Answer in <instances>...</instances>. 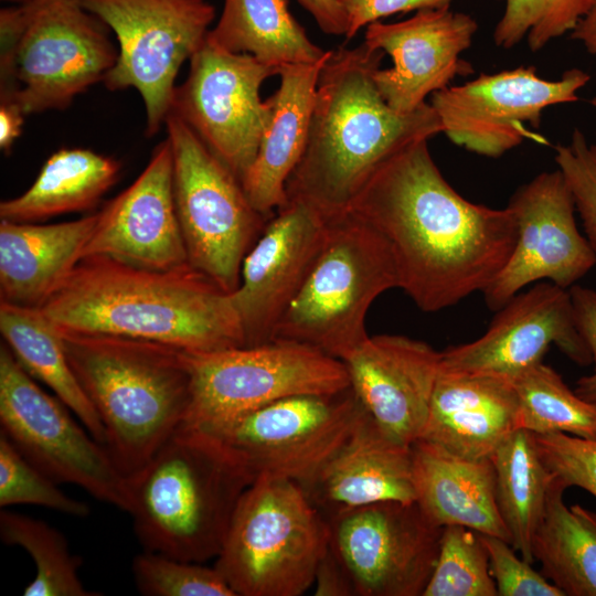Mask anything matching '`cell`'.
Segmentation results:
<instances>
[{
    "label": "cell",
    "mask_w": 596,
    "mask_h": 596,
    "mask_svg": "<svg viewBox=\"0 0 596 596\" xmlns=\"http://www.w3.org/2000/svg\"><path fill=\"white\" fill-rule=\"evenodd\" d=\"M427 139L385 160L348 212L390 244L400 288L425 312L483 292L509 260L518 238L513 211L461 196L436 166Z\"/></svg>",
    "instance_id": "obj_1"
},
{
    "label": "cell",
    "mask_w": 596,
    "mask_h": 596,
    "mask_svg": "<svg viewBox=\"0 0 596 596\" xmlns=\"http://www.w3.org/2000/svg\"><path fill=\"white\" fill-rule=\"evenodd\" d=\"M60 329L189 352L245 347L230 292L190 264L169 270L83 257L40 307Z\"/></svg>",
    "instance_id": "obj_2"
},
{
    "label": "cell",
    "mask_w": 596,
    "mask_h": 596,
    "mask_svg": "<svg viewBox=\"0 0 596 596\" xmlns=\"http://www.w3.org/2000/svg\"><path fill=\"white\" fill-rule=\"evenodd\" d=\"M383 55L364 43L330 50L306 148L286 184L287 201L305 202L328 220L345 214L385 160L413 141L441 132L429 103L400 114L384 102L373 78Z\"/></svg>",
    "instance_id": "obj_3"
},
{
    "label": "cell",
    "mask_w": 596,
    "mask_h": 596,
    "mask_svg": "<svg viewBox=\"0 0 596 596\" xmlns=\"http://www.w3.org/2000/svg\"><path fill=\"white\" fill-rule=\"evenodd\" d=\"M60 331L70 365L104 426L111 460L125 477L136 475L185 422L192 387L187 351Z\"/></svg>",
    "instance_id": "obj_4"
},
{
    "label": "cell",
    "mask_w": 596,
    "mask_h": 596,
    "mask_svg": "<svg viewBox=\"0 0 596 596\" xmlns=\"http://www.w3.org/2000/svg\"><path fill=\"white\" fill-rule=\"evenodd\" d=\"M253 481L212 435L181 427L128 478L134 531L145 551L204 563L219 555Z\"/></svg>",
    "instance_id": "obj_5"
},
{
    "label": "cell",
    "mask_w": 596,
    "mask_h": 596,
    "mask_svg": "<svg viewBox=\"0 0 596 596\" xmlns=\"http://www.w3.org/2000/svg\"><path fill=\"white\" fill-rule=\"evenodd\" d=\"M118 57L108 26L79 0H32L0 11V103L25 116L64 109Z\"/></svg>",
    "instance_id": "obj_6"
},
{
    "label": "cell",
    "mask_w": 596,
    "mask_h": 596,
    "mask_svg": "<svg viewBox=\"0 0 596 596\" xmlns=\"http://www.w3.org/2000/svg\"><path fill=\"white\" fill-rule=\"evenodd\" d=\"M392 288H400V279L389 242L350 212L331 219L324 245L274 339L343 361L370 337L368 311Z\"/></svg>",
    "instance_id": "obj_7"
},
{
    "label": "cell",
    "mask_w": 596,
    "mask_h": 596,
    "mask_svg": "<svg viewBox=\"0 0 596 596\" xmlns=\"http://www.w3.org/2000/svg\"><path fill=\"white\" fill-rule=\"evenodd\" d=\"M329 539L328 521L299 483L259 478L240 498L214 566L236 596H300Z\"/></svg>",
    "instance_id": "obj_8"
},
{
    "label": "cell",
    "mask_w": 596,
    "mask_h": 596,
    "mask_svg": "<svg viewBox=\"0 0 596 596\" xmlns=\"http://www.w3.org/2000/svg\"><path fill=\"white\" fill-rule=\"evenodd\" d=\"M191 403L182 427L212 433L280 398L350 386L344 363L309 345L274 339L211 352L187 351Z\"/></svg>",
    "instance_id": "obj_9"
},
{
    "label": "cell",
    "mask_w": 596,
    "mask_h": 596,
    "mask_svg": "<svg viewBox=\"0 0 596 596\" xmlns=\"http://www.w3.org/2000/svg\"><path fill=\"white\" fill-rule=\"evenodd\" d=\"M173 158V193L188 259L232 294L244 257L267 221L249 202L240 179L179 117L164 123Z\"/></svg>",
    "instance_id": "obj_10"
},
{
    "label": "cell",
    "mask_w": 596,
    "mask_h": 596,
    "mask_svg": "<svg viewBox=\"0 0 596 596\" xmlns=\"http://www.w3.org/2000/svg\"><path fill=\"white\" fill-rule=\"evenodd\" d=\"M110 29L118 57L104 79L110 91L132 87L146 109V131L166 123L181 65L203 44L214 8L205 0H79Z\"/></svg>",
    "instance_id": "obj_11"
},
{
    "label": "cell",
    "mask_w": 596,
    "mask_h": 596,
    "mask_svg": "<svg viewBox=\"0 0 596 596\" xmlns=\"http://www.w3.org/2000/svg\"><path fill=\"white\" fill-rule=\"evenodd\" d=\"M65 406L35 383L2 342L1 433L56 483H73L97 500L128 512V478L118 470L106 447L86 433Z\"/></svg>",
    "instance_id": "obj_12"
},
{
    "label": "cell",
    "mask_w": 596,
    "mask_h": 596,
    "mask_svg": "<svg viewBox=\"0 0 596 596\" xmlns=\"http://www.w3.org/2000/svg\"><path fill=\"white\" fill-rule=\"evenodd\" d=\"M365 413L349 386L334 394L277 400L206 434L231 453L253 482L267 477L305 487Z\"/></svg>",
    "instance_id": "obj_13"
},
{
    "label": "cell",
    "mask_w": 596,
    "mask_h": 596,
    "mask_svg": "<svg viewBox=\"0 0 596 596\" xmlns=\"http://www.w3.org/2000/svg\"><path fill=\"white\" fill-rule=\"evenodd\" d=\"M278 71L206 38L190 58L188 77L174 88L169 114L185 123L241 181L268 120L269 105L259 89Z\"/></svg>",
    "instance_id": "obj_14"
},
{
    "label": "cell",
    "mask_w": 596,
    "mask_h": 596,
    "mask_svg": "<svg viewBox=\"0 0 596 596\" xmlns=\"http://www.w3.org/2000/svg\"><path fill=\"white\" fill-rule=\"evenodd\" d=\"M329 547L356 596H422L441 535L416 501H382L327 519Z\"/></svg>",
    "instance_id": "obj_15"
},
{
    "label": "cell",
    "mask_w": 596,
    "mask_h": 596,
    "mask_svg": "<svg viewBox=\"0 0 596 596\" xmlns=\"http://www.w3.org/2000/svg\"><path fill=\"white\" fill-rule=\"evenodd\" d=\"M590 79L579 68L565 71L556 81L539 76L534 66H519L493 74H480L461 85L430 95L441 132L466 150L499 158L524 139L542 138L538 129L545 108L578 100L577 92Z\"/></svg>",
    "instance_id": "obj_16"
},
{
    "label": "cell",
    "mask_w": 596,
    "mask_h": 596,
    "mask_svg": "<svg viewBox=\"0 0 596 596\" xmlns=\"http://www.w3.org/2000/svg\"><path fill=\"white\" fill-rule=\"evenodd\" d=\"M508 206L518 223V238L502 270L482 292L499 310L532 283L568 288L595 265L596 255L578 231L575 203L561 171H545L522 184Z\"/></svg>",
    "instance_id": "obj_17"
},
{
    "label": "cell",
    "mask_w": 596,
    "mask_h": 596,
    "mask_svg": "<svg viewBox=\"0 0 596 596\" xmlns=\"http://www.w3.org/2000/svg\"><path fill=\"white\" fill-rule=\"evenodd\" d=\"M551 344L578 365L593 362L568 289L539 281L502 306L480 338L441 351L440 369L512 382L541 363Z\"/></svg>",
    "instance_id": "obj_18"
},
{
    "label": "cell",
    "mask_w": 596,
    "mask_h": 596,
    "mask_svg": "<svg viewBox=\"0 0 596 596\" xmlns=\"http://www.w3.org/2000/svg\"><path fill=\"white\" fill-rule=\"evenodd\" d=\"M330 220L309 204L288 200L267 221L243 259L237 289L231 294L245 347L274 340L329 232Z\"/></svg>",
    "instance_id": "obj_19"
},
{
    "label": "cell",
    "mask_w": 596,
    "mask_h": 596,
    "mask_svg": "<svg viewBox=\"0 0 596 596\" xmlns=\"http://www.w3.org/2000/svg\"><path fill=\"white\" fill-rule=\"evenodd\" d=\"M477 30L471 15L449 6L417 10L400 22L368 24L363 43L372 51L387 53L393 61L392 67H380L373 75L384 102L396 113L409 114L456 76L473 73L472 65L460 56Z\"/></svg>",
    "instance_id": "obj_20"
},
{
    "label": "cell",
    "mask_w": 596,
    "mask_h": 596,
    "mask_svg": "<svg viewBox=\"0 0 596 596\" xmlns=\"http://www.w3.org/2000/svg\"><path fill=\"white\" fill-rule=\"evenodd\" d=\"M87 256L156 270L190 264L175 210L168 138L158 145L139 177L97 212L82 258Z\"/></svg>",
    "instance_id": "obj_21"
},
{
    "label": "cell",
    "mask_w": 596,
    "mask_h": 596,
    "mask_svg": "<svg viewBox=\"0 0 596 596\" xmlns=\"http://www.w3.org/2000/svg\"><path fill=\"white\" fill-rule=\"evenodd\" d=\"M441 351L400 334L369 337L342 362L350 387L381 430L412 446L427 422Z\"/></svg>",
    "instance_id": "obj_22"
},
{
    "label": "cell",
    "mask_w": 596,
    "mask_h": 596,
    "mask_svg": "<svg viewBox=\"0 0 596 596\" xmlns=\"http://www.w3.org/2000/svg\"><path fill=\"white\" fill-rule=\"evenodd\" d=\"M302 488L326 520L376 502L415 501L411 446L391 439L365 413Z\"/></svg>",
    "instance_id": "obj_23"
},
{
    "label": "cell",
    "mask_w": 596,
    "mask_h": 596,
    "mask_svg": "<svg viewBox=\"0 0 596 596\" xmlns=\"http://www.w3.org/2000/svg\"><path fill=\"white\" fill-rule=\"evenodd\" d=\"M518 417L519 400L511 381L440 369L418 439L456 457L491 459L518 428Z\"/></svg>",
    "instance_id": "obj_24"
},
{
    "label": "cell",
    "mask_w": 596,
    "mask_h": 596,
    "mask_svg": "<svg viewBox=\"0 0 596 596\" xmlns=\"http://www.w3.org/2000/svg\"><path fill=\"white\" fill-rule=\"evenodd\" d=\"M328 56L313 64L281 66L280 85L267 98L268 120L241 180L254 209L267 219L287 203L286 184L306 148L317 84Z\"/></svg>",
    "instance_id": "obj_25"
},
{
    "label": "cell",
    "mask_w": 596,
    "mask_h": 596,
    "mask_svg": "<svg viewBox=\"0 0 596 596\" xmlns=\"http://www.w3.org/2000/svg\"><path fill=\"white\" fill-rule=\"evenodd\" d=\"M97 212L40 224L0 220V301L41 307L82 259Z\"/></svg>",
    "instance_id": "obj_26"
},
{
    "label": "cell",
    "mask_w": 596,
    "mask_h": 596,
    "mask_svg": "<svg viewBox=\"0 0 596 596\" xmlns=\"http://www.w3.org/2000/svg\"><path fill=\"white\" fill-rule=\"evenodd\" d=\"M411 451L415 501L435 524L464 525L510 543L497 504L491 459L456 457L422 439L412 444Z\"/></svg>",
    "instance_id": "obj_27"
},
{
    "label": "cell",
    "mask_w": 596,
    "mask_h": 596,
    "mask_svg": "<svg viewBox=\"0 0 596 596\" xmlns=\"http://www.w3.org/2000/svg\"><path fill=\"white\" fill-rule=\"evenodd\" d=\"M120 168L116 159L89 149H60L25 192L1 201L0 220L36 223L93 209L116 183Z\"/></svg>",
    "instance_id": "obj_28"
},
{
    "label": "cell",
    "mask_w": 596,
    "mask_h": 596,
    "mask_svg": "<svg viewBox=\"0 0 596 596\" xmlns=\"http://www.w3.org/2000/svg\"><path fill=\"white\" fill-rule=\"evenodd\" d=\"M0 331L17 361L49 386L105 446V429L66 356L60 329L39 307L0 301Z\"/></svg>",
    "instance_id": "obj_29"
},
{
    "label": "cell",
    "mask_w": 596,
    "mask_h": 596,
    "mask_svg": "<svg viewBox=\"0 0 596 596\" xmlns=\"http://www.w3.org/2000/svg\"><path fill=\"white\" fill-rule=\"evenodd\" d=\"M206 38L225 51L251 54L277 68L318 63L329 54L309 39L287 0H224Z\"/></svg>",
    "instance_id": "obj_30"
},
{
    "label": "cell",
    "mask_w": 596,
    "mask_h": 596,
    "mask_svg": "<svg viewBox=\"0 0 596 596\" xmlns=\"http://www.w3.org/2000/svg\"><path fill=\"white\" fill-rule=\"evenodd\" d=\"M566 486L553 476L532 552L541 573L565 596H596V513L566 507Z\"/></svg>",
    "instance_id": "obj_31"
},
{
    "label": "cell",
    "mask_w": 596,
    "mask_h": 596,
    "mask_svg": "<svg viewBox=\"0 0 596 596\" xmlns=\"http://www.w3.org/2000/svg\"><path fill=\"white\" fill-rule=\"evenodd\" d=\"M496 499L512 547L533 564L534 534L543 518L553 475L545 467L535 434L514 429L491 457Z\"/></svg>",
    "instance_id": "obj_32"
},
{
    "label": "cell",
    "mask_w": 596,
    "mask_h": 596,
    "mask_svg": "<svg viewBox=\"0 0 596 596\" xmlns=\"http://www.w3.org/2000/svg\"><path fill=\"white\" fill-rule=\"evenodd\" d=\"M512 384L519 400L518 428L596 439V403L577 395L551 366L541 362Z\"/></svg>",
    "instance_id": "obj_33"
},
{
    "label": "cell",
    "mask_w": 596,
    "mask_h": 596,
    "mask_svg": "<svg viewBox=\"0 0 596 596\" xmlns=\"http://www.w3.org/2000/svg\"><path fill=\"white\" fill-rule=\"evenodd\" d=\"M0 538L6 544L24 549L33 558L35 577L25 596H96L78 576L81 560L73 555L65 536L44 521L2 510Z\"/></svg>",
    "instance_id": "obj_34"
},
{
    "label": "cell",
    "mask_w": 596,
    "mask_h": 596,
    "mask_svg": "<svg viewBox=\"0 0 596 596\" xmlns=\"http://www.w3.org/2000/svg\"><path fill=\"white\" fill-rule=\"evenodd\" d=\"M488 552L477 531L443 526L438 557L422 596H497Z\"/></svg>",
    "instance_id": "obj_35"
},
{
    "label": "cell",
    "mask_w": 596,
    "mask_h": 596,
    "mask_svg": "<svg viewBox=\"0 0 596 596\" xmlns=\"http://www.w3.org/2000/svg\"><path fill=\"white\" fill-rule=\"evenodd\" d=\"M504 12L493 30V43L512 49L522 40L532 52L573 31L594 0H504Z\"/></svg>",
    "instance_id": "obj_36"
},
{
    "label": "cell",
    "mask_w": 596,
    "mask_h": 596,
    "mask_svg": "<svg viewBox=\"0 0 596 596\" xmlns=\"http://www.w3.org/2000/svg\"><path fill=\"white\" fill-rule=\"evenodd\" d=\"M132 574L146 596H236L215 566L145 551L135 556Z\"/></svg>",
    "instance_id": "obj_37"
},
{
    "label": "cell",
    "mask_w": 596,
    "mask_h": 596,
    "mask_svg": "<svg viewBox=\"0 0 596 596\" xmlns=\"http://www.w3.org/2000/svg\"><path fill=\"white\" fill-rule=\"evenodd\" d=\"M57 485L30 464L0 432V507L36 504L72 517L89 514L86 502L68 497Z\"/></svg>",
    "instance_id": "obj_38"
},
{
    "label": "cell",
    "mask_w": 596,
    "mask_h": 596,
    "mask_svg": "<svg viewBox=\"0 0 596 596\" xmlns=\"http://www.w3.org/2000/svg\"><path fill=\"white\" fill-rule=\"evenodd\" d=\"M554 159L596 255V142L588 143L584 132L575 128L567 143L555 146Z\"/></svg>",
    "instance_id": "obj_39"
},
{
    "label": "cell",
    "mask_w": 596,
    "mask_h": 596,
    "mask_svg": "<svg viewBox=\"0 0 596 596\" xmlns=\"http://www.w3.org/2000/svg\"><path fill=\"white\" fill-rule=\"evenodd\" d=\"M540 456L547 470L566 488L578 487L596 498V439L564 433L536 435Z\"/></svg>",
    "instance_id": "obj_40"
},
{
    "label": "cell",
    "mask_w": 596,
    "mask_h": 596,
    "mask_svg": "<svg viewBox=\"0 0 596 596\" xmlns=\"http://www.w3.org/2000/svg\"><path fill=\"white\" fill-rule=\"evenodd\" d=\"M488 552L499 596H565L532 564L515 555L512 545L493 535L479 533Z\"/></svg>",
    "instance_id": "obj_41"
},
{
    "label": "cell",
    "mask_w": 596,
    "mask_h": 596,
    "mask_svg": "<svg viewBox=\"0 0 596 596\" xmlns=\"http://www.w3.org/2000/svg\"><path fill=\"white\" fill-rule=\"evenodd\" d=\"M453 0H338L348 21L347 39L368 24L400 12L450 6Z\"/></svg>",
    "instance_id": "obj_42"
},
{
    "label": "cell",
    "mask_w": 596,
    "mask_h": 596,
    "mask_svg": "<svg viewBox=\"0 0 596 596\" xmlns=\"http://www.w3.org/2000/svg\"><path fill=\"white\" fill-rule=\"evenodd\" d=\"M576 324L585 339L594 363V371L589 375L577 380L574 391L582 398L596 403V290L579 285L568 289Z\"/></svg>",
    "instance_id": "obj_43"
},
{
    "label": "cell",
    "mask_w": 596,
    "mask_h": 596,
    "mask_svg": "<svg viewBox=\"0 0 596 596\" xmlns=\"http://www.w3.org/2000/svg\"><path fill=\"white\" fill-rule=\"evenodd\" d=\"M315 584V594L317 596L355 595L350 578L330 547H328L318 565Z\"/></svg>",
    "instance_id": "obj_44"
},
{
    "label": "cell",
    "mask_w": 596,
    "mask_h": 596,
    "mask_svg": "<svg viewBox=\"0 0 596 596\" xmlns=\"http://www.w3.org/2000/svg\"><path fill=\"white\" fill-rule=\"evenodd\" d=\"M315 19L322 32L345 35L348 21L338 0H297Z\"/></svg>",
    "instance_id": "obj_45"
},
{
    "label": "cell",
    "mask_w": 596,
    "mask_h": 596,
    "mask_svg": "<svg viewBox=\"0 0 596 596\" xmlns=\"http://www.w3.org/2000/svg\"><path fill=\"white\" fill-rule=\"evenodd\" d=\"M24 114L14 105L0 103V148L8 151L22 132Z\"/></svg>",
    "instance_id": "obj_46"
},
{
    "label": "cell",
    "mask_w": 596,
    "mask_h": 596,
    "mask_svg": "<svg viewBox=\"0 0 596 596\" xmlns=\"http://www.w3.org/2000/svg\"><path fill=\"white\" fill-rule=\"evenodd\" d=\"M571 38L581 42L588 53L596 56V0L572 31Z\"/></svg>",
    "instance_id": "obj_47"
},
{
    "label": "cell",
    "mask_w": 596,
    "mask_h": 596,
    "mask_svg": "<svg viewBox=\"0 0 596 596\" xmlns=\"http://www.w3.org/2000/svg\"><path fill=\"white\" fill-rule=\"evenodd\" d=\"M4 1H10V2L21 4V3H25V2H29V1H32V0H4Z\"/></svg>",
    "instance_id": "obj_48"
},
{
    "label": "cell",
    "mask_w": 596,
    "mask_h": 596,
    "mask_svg": "<svg viewBox=\"0 0 596 596\" xmlns=\"http://www.w3.org/2000/svg\"><path fill=\"white\" fill-rule=\"evenodd\" d=\"M590 104H592L593 106H596V95L590 99Z\"/></svg>",
    "instance_id": "obj_49"
}]
</instances>
